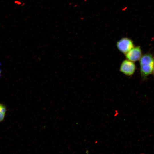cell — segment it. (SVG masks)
<instances>
[{"instance_id":"cell-1","label":"cell","mask_w":154,"mask_h":154,"mask_svg":"<svg viewBox=\"0 0 154 154\" xmlns=\"http://www.w3.org/2000/svg\"><path fill=\"white\" fill-rule=\"evenodd\" d=\"M140 73L143 80H145L153 72L154 67V58L149 53L142 55L139 60Z\"/></svg>"},{"instance_id":"cell-5","label":"cell","mask_w":154,"mask_h":154,"mask_svg":"<svg viewBox=\"0 0 154 154\" xmlns=\"http://www.w3.org/2000/svg\"><path fill=\"white\" fill-rule=\"evenodd\" d=\"M6 111V108L5 106L0 103V122L4 119Z\"/></svg>"},{"instance_id":"cell-7","label":"cell","mask_w":154,"mask_h":154,"mask_svg":"<svg viewBox=\"0 0 154 154\" xmlns=\"http://www.w3.org/2000/svg\"><path fill=\"white\" fill-rule=\"evenodd\" d=\"M153 73L154 76V68H153Z\"/></svg>"},{"instance_id":"cell-4","label":"cell","mask_w":154,"mask_h":154,"mask_svg":"<svg viewBox=\"0 0 154 154\" xmlns=\"http://www.w3.org/2000/svg\"><path fill=\"white\" fill-rule=\"evenodd\" d=\"M127 59L133 62L139 60L142 56V52L140 46L134 47L125 54Z\"/></svg>"},{"instance_id":"cell-3","label":"cell","mask_w":154,"mask_h":154,"mask_svg":"<svg viewBox=\"0 0 154 154\" xmlns=\"http://www.w3.org/2000/svg\"><path fill=\"white\" fill-rule=\"evenodd\" d=\"M136 66L133 62L127 59L123 60L120 67V71L127 76L132 75L135 72Z\"/></svg>"},{"instance_id":"cell-2","label":"cell","mask_w":154,"mask_h":154,"mask_svg":"<svg viewBox=\"0 0 154 154\" xmlns=\"http://www.w3.org/2000/svg\"><path fill=\"white\" fill-rule=\"evenodd\" d=\"M116 46L118 50L125 54L134 47L132 40L125 37L121 38L117 42Z\"/></svg>"},{"instance_id":"cell-6","label":"cell","mask_w":154,"mask_h":154,"mask_svg":"<svg viewBox=\"0 0 154 154\" xmlns=\"http://www.w3.org/2000/svg\"><path fill=\"white\" fill-rule=\"evenodd\" d=\"M1 69H0V77L1 76Z\"/></svg>"}]
</instances>
